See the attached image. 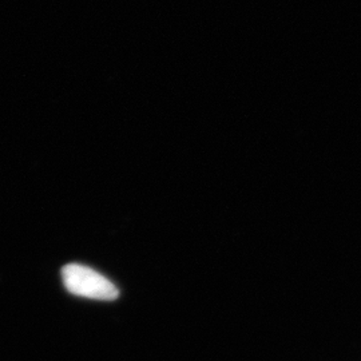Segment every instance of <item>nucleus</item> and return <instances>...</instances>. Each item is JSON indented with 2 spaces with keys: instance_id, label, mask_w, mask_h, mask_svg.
Returning a JSON list of instances; mask_svg holds the SVG:
<instances>
[{
  "instance_id": "1",
  "label": "nucleus",
  "mask_w": 361,
  "mask_h": 361,
  "mask_svg": "<svg viewBox=\"0 0 361 361\" xmlns=\"http://www.w3.org/2000/svg\"><path fill=\"white\" fill-rule=\"evenodd\" d=\"M62 279L66 289L75 296L101 301H113L119 296L116 285L85 265H66L62 269Z\"/></svg>"
}]
</instances>
